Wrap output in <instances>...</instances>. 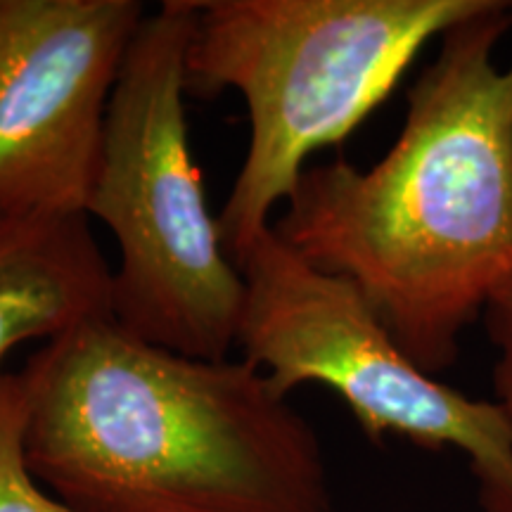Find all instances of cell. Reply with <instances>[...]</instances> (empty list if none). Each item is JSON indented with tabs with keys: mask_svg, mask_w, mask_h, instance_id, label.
Here are the masks:
<instances>
[{
	"mask_svg": "<svg viewBox=\"0 0 512 512\" xmlns=\"http://www.w3.org/2000/svg\"><path fill=\"white\" fill-rule=\"evenodd\" d=\"M512 3L484 0L439 38L380 162L306 166L273 230L361 290L411 361L437 377L512 275V64L494 60Z\"/></svg>",
	"mask_w": 512,
	"mask_h": 512,
	"instance_id": "1",
	"label": "cell"
},
{
	"mask_svg": "<svg viewBox=\"0 0 512 512\" xmlns=\"http://www.w3.org/2000/svg\"><path fill=\"white\" fill-rule=\"evenodd\" d=\"M31 475L76 512H332L311 422L245 358H192L112 316L19 370Z\"/></svg>",
	"mask_w": 512,
	"mask_h": 512,
	"instance_id": "2",
	"label": "cell"
},
{
	"mask_svg": "<svg viewBox=\"0 0 512 512\" xmlns=\"http://www.w3.org/2000/svg\"><path fill=\"white\" fill-rule=\"evenodd\" d=\"M484 0H195L185 83L238 91L249 114L242 169L219 216L235 264L290 200L306 159L344 143L420 50Z\"/></svg>",
	"mask_w": 512,
	"mask_h": 512,
	"instance_id": "3",
	"label": "cell"
},
{
	"mask_svg": "<svg viewBox=\"0 0 512 512\" xmlns=\"http://www.w3.org/2000/svg\"><path fill=\"white\" fill-rule=\"evenodd\" d=\"M195 0H164L140 24L107 107L88 219L119 247L112 318L192 358L238 347L245 278L223 247L185 117Z\"/></svg>",
	"mask_w": 512,
	"mask_h": 512,
	"instance_id": "4",
	"label": "cell"
},
{
	"mask_svg": "<svg viewBox=\"0 0 512 512\" xmlns=\"http://www.w3.org/2000/svg\"><path fill=\"white\" fill-rule=\"evenodd\" d=\"M238 268L245 278L238 349L275 392L323 384L370 441L403 437L430 451L456 448L477 477L484 512H512V432L494 401L425 373L354 283L311 266L273 226Z\"/></svg>",
	"mask_w": 512,
	"mask_h": 512,
	"instance_id": "5",
	"label": "cell"
},
{
	"mask_svg": "<svg viewBox=\"0 0 512 512\" xmlns=\"http://www.w3.org/2000/svg\"><path fill=\"white\" fill-rule=\"evenodd\" d=\"M138 0H0V211L83 214Z\"/></svg>",
	"mask_w": 512,
	"mask_h": 512,
	"instance_id": "6",
	"label": "cell"
},
{
	"mask_svg": "<svg viewBox=\"0 0 512 512\" xmlns=\"http://www.w3.org/2000/svg\"><path fill=\"white\" fill-rule=\"evenodd\" d=\"M112 273L86 214L0 211V366L17 344L112 316Z\"/></svg>",
	"mask_w": 512,
	"mask_h": 512,
	"instance_id": "7",
	"label": "cell"
},
{
	"mask_svg": "<svg viewBox=\"0 0 512 512\" xmlns=\"http://www.w3.org/2000/svg\"><path fill=\"white\" fill-rule=\"evenodd\" d=\"M27 387L19 373L0 375V512H76L43 489L31 475L27 432Z\"/></svg>",
	"mask_w": 512,
	"mask_h": 512,
	"instance_id": "8",
	"label": "cell"
},
{
	"mask_svg": "<svg viewBox=\"0 0 512 512\" xmlns=\"http://www.w3.org/2000/svg\"><path fill=\"white\" fill-rule=\"evenodd\" d=\"M486 335L496 349L494 392L512 432V275L496 287L482 313Z\"/></svg>",
	"mask_w": 512,
	"mask_h": 512,
	"instance_id": "9",
	"label": "cell"
}]
</instances>
